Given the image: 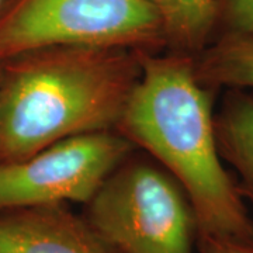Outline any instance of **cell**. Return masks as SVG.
<instances>
[{"mask_svg":"<svg viewBox=\"0 0 253 253\" xmlns=\"http://www.w3.org/2000/svg\"><path fill=\"white\" fill-rule=\"evenodd\" d=\"M58 45L165 48L159 17L145 0H4L0 9V62Z\"/></svg>","mask_w":253,"mask_h":253,"instance_id":"obj_4","label":"cell"},{"mask_svg":"<svg viewBox=\"0 0 253 253\" xmlns=\"http://www.w3.org/2000/svg\"><path fill=\"white\" fill-rule=\"evenodd\" d=\"M145 52L58 45L0 62V163L69 136L117 131Z\"/></svg>","mask_w":253,"mask_h":253,"instance_id":"obj_2","label":"cell"},{"mask_svg":"<svg viewBox=\"0 0 253 253\" xmlns=\"http://www.w3.org/2000/svg\"><path fill=\"white\" fill-rule=\"evenodd\" d=\"M200 253H253V239L199 236Z\"/></svg>","mask_w":253,"mask_h":253,"instance_id":"obj_11","label":"cell"},{"mask_svg":"<svg viewBox=\"0 0 253 253\" xmlns=\"http://www.w3.org/2000/svg\"><path fill=\"white\" fill-rule=\"evenodd\" d=\"M156 11L169 52L196 58L218 31V0H145Z\"/></svg>","mask_w":253,"mask_h":253,"instance_id":"obj_8","label":"cell"},{"mask_svg":"<svg viewBox=\"0 0 253 253\" xmlns=\"http://www.w3.org/2000/svg\"><path fill=\"white\" fill-rule=\"evenodd\" d=\"M214 94L197 79L193 56L145 52L117 131L180 186L197 235L253 239V219L218 151Z\"/></svg>","mask_w":253,"mask_h":253,"instance_id":"obj_1","label":"cell"},{"mask_svg":"<svg viewBox=\"0 0 253 253\" xmlns=\"http://www.w3.org/2000/svg\"><path fill=\"white\" fill-rule=\"evenodd\" d=\"M3 1H4V0H0V9H1V4H3Z\"/></svg>","mask_w":253,"mask_h":253,"instance_id":"obj_12","label":"cell"},{"mask_svg":"<svg viewBox=\"0 0 253 253\" xmlns=\"http://www.w3.org/2000/svg\"><path fill=\"white\" fill-rule=\"evenodd\" d=\"M0 253H118L66 203L0 211Z\"/></svg>","mask_w":253,"mask_h":253,"instance_id":"obj_6","label":"cell"},{"mask_svg":"<svg viewBox=\"0 0 253 253\" xmlns=\"http://www.w3.org/2000/svg\"><path fill=\"white\" fill-rule=\"evenodd\" d=\"M218 10L221 34L253 37V0H218Z\"/></svg>","mask_w":253,"mask_h":253,"instance_id":"obj_10","label":"cell"},{"mask_svg":"<svg viewBox=\"0 0 253 253\" xmlns=\"http://www.w3.org/2000/svg\"><path fill=\"white\" fill-rule=\"evenodd\" d=\"M214 124L219 155L238 173L242 197L253 203V91H226Z\"/></svg>","mask_w":253,"mask_h":253,"instance_id":"obj_7","label":"cell"},{"mask_svg":"<svg viewBox=\"0 0 253 253\" xmlns=\"http://www.w3.org/2000/svg\"><path fill=\"white\" fill-rule=\"evenodd\" d=\"M194 69L211 89H253V37L221 34L194 58Z\"/></svg>","mask_w":253,"mask_h":253,"instance_id":"obj_9","label":"cell"},{"mask_svg":"<svg viewBox=\"0 0 253 253\" xmlns=\"http://www.w3.org/2000/svg\"><path fill=\"white\" fill-rule=\"evenodd\" d=\"M86 219L118 253H193L186 194L159 165L129 155L87 203Z\"/></svg>","mask_w":253,"mask_h":253,"instance_id":"obj_3","label":"cell"},{"mask_svg":"<svg viewBox=\"0 0 253 253\" xmlns=\"http://www.w3.org/2000/svg\"><path fill=\"white\" fill-rule=\"evenodd\" d=\"M135 145L118 131L69 136L17 162L0 163V211L89 203Z\"/></svg>","mask_w":253,"mask_h":253,"instance_id":"obj_5","label":"cell"}]
</instances>
